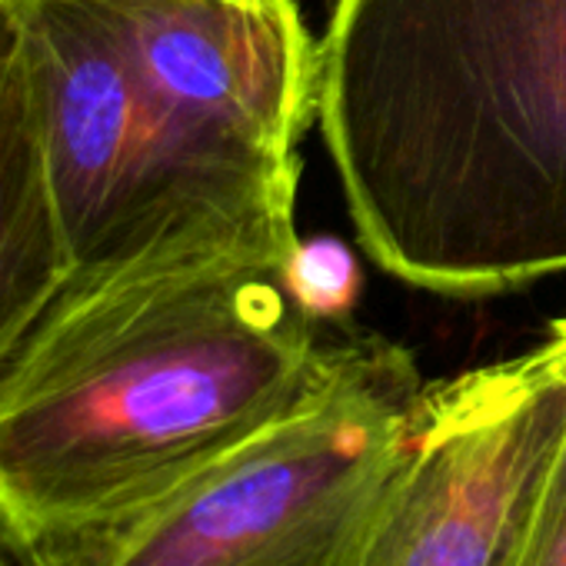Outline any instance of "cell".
<instances>
[{"instance_id":"cell-1","label":"cell","mask_w":566,"mask_h":566,"mask_svg":"<svg viewBox=\"0 0 566 566\" xmlns=\"http://www.w3.org/2000/svg\"><path fill=\"white\" fill-rule=\"evenodd\" d=\"M4 4L24 38L74 270H291L321 44L297 0Z\"/></svg>"},{"instance_id":"cell-2","label":"cell","mask_w":566,"mask_h":566,"mask_svg":"<svg viewBox=\"0 0 566 566\" xmlns=\"http://www.w3.org/2000/svg\"><path fill=\"white\" fill-rule=\"evenodd\" d=\"M317 127L384 273L460 301L566 273V0H334Z\"/></svg>"},{"instance_id":"cell-3","label":"cell","mask_w":566,"mask_h":566,"mask_svg":"<svg viewBox=\"0 0 566 566\" xmlns=\"http://www.w3.org/2000/svg\"><path fill=\"white\" fill-rule=\"evenodd\" d=\"M327 344L280 266L74 270L0 370V539L24 563L101 530L287 407Z\"/></svg>"},{"instance_id":"cell-4","label":"cell","mask_w":566,"mask_h":566,"mask_svg":"<svg viewBox=\"0 0 566 566\" xmlns=\"http://www.w3.org/2000/svg\"><path fill=\"white\" fill-rule=\"evenodd\" d=\"M423 387L407 347L331 331L321 370L287 407L18 566H350Z\"/></svg>"},{"instance_id":"cell-5","label":"cell","mask_w":566,"mask_h":566,"mask_svg":"<svg viewBox=\"0 0 566 566\" xmlns=\"http://www.w3.org/2000/svg\"><path fill=\"white\" fill-rule=\"evenodd\" d=\"M566 437V347L427 384L350 566H506Z\"/></svg>"},{"instance_id":"cell-6","label":"cell","mask_w":566,"mask_h":566,"mask_svg":"<svg viewBox=\"0 0 566 566\" xmlns=\"http://www.w3.org/2000/svg\"><path fill=\"white\" fill-rule=\"evenodd\" d=\"M71 270L24 38L0 0V370Z\"/></svg>"},{"instance_id":"cell-7","label":"cell","mask_w":566,"mask_h":566,"mask_svg":"<svg viewBox=\"0 0 566 566\" xmlns=\"http://www.w3.org/2000/svg\"><path fill=\"white\" fill-rule=\"evenodd\" d=\"M506 566H566V437Z\"/></svg>"},{"instance_id":"cell-8","label":"cell","mask_w":566,"mask_h":566,"mask_svg":"<svg viewBox=\"0 0 566 566\" xmlns=\"http://www.w3.org/2000/svg\"><path fill=\"white\" fill-rule=\"evenodd\" d=\"M549 334L566 347V321H553V324H549Z\"/></svg>"},{"instance_id":"cell-9","label":"cell","mask_w":566,"mask_h":566,"mask_svg":"<svg viewBox=\"0 0 566 566\" xmlns=\"http://www.w3.org/2000/svg\"><path fill=\"white\" fill-rule=\"evenodd\" d=\"M0 566H18V559L11 556V549H8L4 539H0Z\"/></svg>"}]
</instances>
